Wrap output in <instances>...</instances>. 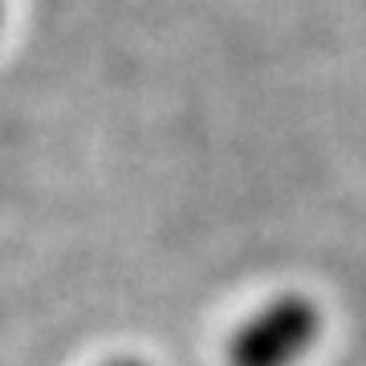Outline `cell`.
<instances>
[{"mask_svg":"<svg viewBox=\"0 0 366 366\" xmlns=\"http://www.w3.org/2000/svg\"><path fill=\"white\" fill-rule=\"evenodd\" d=\"M314 334V310L301 297H285L236 334V366H293Z\"/></svg>","mask_w":366,"mask_h":366,"instance_id":"6da1fadb","label":"cell"}]
</instances>
